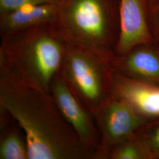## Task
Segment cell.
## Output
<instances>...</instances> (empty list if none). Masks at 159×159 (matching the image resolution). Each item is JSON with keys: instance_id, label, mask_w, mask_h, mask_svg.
<instances>
[{"instance_id": "obj_7", "label": "cell", "mask_w": 159, "mask_h": 159, "mask_svg": "<svg viewBox=\"0 0 159 159\" xmlns=\"http://www.w3.org/2000/svg\"><path fill=\"white\" fill-rule=\"evenodd\" d=\"M120 33L114 49L123 56L136 46L155 44L145 0H120Z\"/></svg>"}, {"instance_id": "obj_14", "label": "cell", "mask_w": 159, "mask_h": 159, "mask_svg": "<svg viewBox=\"0 0 159 159\" xmlns=\"http://www.w3.org/2000/svg\"><path fill=\"white\" fill-rule=\"evenodd\" d=\"M56 0H0V14L11 11L22 7L54 4Z\"/></svg>"}, {"instance_id": "obj_17", "label": "cell", "mask_w": 159, "mask_h": 159, "mask_svg": "<svg viewBox=\"0 0 159 159\" xmlns=\"http://www.w3.org/2000/svg\"><path fill=\"white\" fill-rule=\"evenodd\" d=\"M156 45H157V46H158L159 47V40L158 41V42L156 43Z\"/></svg>"}, {"instance_id": "obj_11", "label": "cell", "mask_w": 159, "mask_h": 159, "mask_svg": "<svg viewBox=\"0 0 159 159\" xmlns=\"http://www.w3.org/2000/svg\"><path fill=\"white\" fill-rule=\"evenodd\" d=\"M0 159H29L22 129L7 111L0 109Z\"/></svg>"}, {"instance_id": "obj_2", "label": "cell", "mask_w": 159, "mask_h": 159, "mask_svg": "<svg viewBox=\"0 0 159 159\" xmlns=\"http://www.w3.org/2000/svg\"><path fill=\"white\" fill-rule=\"evenodd\" d=\"M66 50V41L52 24H40L1 36L0 63L18 77L50 93Z\"/></svg>"}, {"instance_id": "obj_16", "label": "cell", "mask_w": 159, "mask_h": 159, "mask_svg": "<svg viewBox=\"0 0 159 159\" xmlns=\"http://www.w3.org/2000/svg\"><path fill=\"white\" fill-rule=\"evenodd\" d=\"M145 1L149 8L150 13L153 8L157 6L159 3V0H145Z\"/></svg>"}, {"instance_id": "obj_10", "label": "cell", "mask_w": 159, "mask_h": 159, "mask_svg": "<svg viewBox=\"0 0 159 159\" xmlns=\"http://www.w3.org/2000/svg\"><path fill=\"white\" fill-rule=\"evenodd\" d=\"M54 4L22 7L0 14V36L12 34L36 25L52 24L56 17Z\"/></svg>"}, {"instance_id": "obj_5", "label": "cell", "mask_w": 159, "mask_h": 159, "mask_svg": "<svg viewBox=\"0 0 159 159\" xmlns=\"http://www.w3.org/2000/svg\"><path fill=\"white\" fill-rule=\"evenodd\" d=\"M94 116L100 137L94 159H108L113 147L149 123L127 103L112 95L100 104Z\"/></svg>"}, {"instance_id": "obj_15", "label": "cell", "mask_w": 159, "mask_h": 159, "mask_svg": "<svg viewBox=\"0 0 159 159\" xmlns=\"http://www.w3.org/2000/svg\"><path fill=\"white\" fill-rule=\"evenodd\" d=\"M150 24L155 44L159 40V3L150 13Z\"/></svg>"}, {"instance_id": "obj_6", "label": "cell", "mask_w": 159, "mask_h": 159, "mask_svg": "<svg viewBox=\"0 0 159 159\" xmlns=\"http://www.w3.org/2000/svg\"><path fill=\"white\" fill-rule=\"evenodd\" d=\"M50 93L64 119L95 157L100 137L94 116L74 95L60 71L52 80Z\"/></svg>"}, {"instance_id": "obj_3", "label": "cell", "mask_w": 159, "mask_h": 159, "mask_svg": "<svg viewBox=\"0 0 159 159\" xmlns=\"http://www.w3.org/2000/svg\"><path fill=\"white\" fill-rule=\"evenodd\" d=\"M52 24L66 41L114 51L120 33V0H56Z\"/></svg>"}, {"instance_id": "obj_1", "label": "cell", "mask_w": 159, "mask_h": 159, "mask_svg": "<svg viewBox=\"0 0 159 159\" xmlns=\"http://www.w3.org/2000/svg\"><path fill=\"white\" fill-rule=\"evenodd\" d=\"M0 109L27 139L29 159H94L64 119L50 93L18 77L0 63Z\"/></svg>"}, {"instance_id": "obj_8", "label": "cell", "mask_w": 159, "mask_h": 159, "mask_svg": "<svg viewBox=\"0 0 159 159\" xmlns=\"http://www.w3.org/2000/svg\"><path fill=\"white\" fill-rule=\"evenodd\" d=\"M111 95L127 103L148 122L159 120V85L114 73Z\"/></svg>"}, {"instance_id": "obj_12", "label": "cell", "mask_w": 159, "mask_h": 159, "mask_svg": "<svg viewBox=\"0 0 159 159\" xmlns=\"http://www.w3.org/2000/svg\"><path fill=\"white\" fill-rule=\"evenodd\" d=\"M107 159H149L148 151L137 133L115 145Z\"/></svg>"}, {"instance_id": "obj_4", "label": "cell", "mask_w": 159, "mask_h": 159, "mask_svg": "<svg viewBox=\"0 0 159 159\" xmlns=\"http://www.w3.org/2000/svg\"><path fill=\"white\" fill-rule=\"evenodd\" d=\"M114 51L91 48L66 41L60 73L71 90L94 116L111 96Z\"/></svg>"}, {"instance_id": "obj_13", "label": "cell", "mask_w": 159, "mask_h": 159, "mask_svg": "<svg viewBox=\"0 0 159 159\" xmlns=\"http://www.w3.org/2000/svg\"><path fill=\"white\" fill-rule=\"evenodd\" d=\"M137 134L146 148L149 159H159V120L148 123Z\"/></svg>"}, {"instance_id": "obj_9", "label": "cell", "mask_w": 159, "mask_h": 159, "mask_svg": "<svg viewBox=\"0 0 159 159\" xmlns=\"http://www.w3.org/2000/svg\"><path fill=\"white\" fill-rule=\"evenodd\" d=\"M114 73L159 85V47L155 44L136 46L123 56L114 55Z\"/></svg>"}]
</instances>
